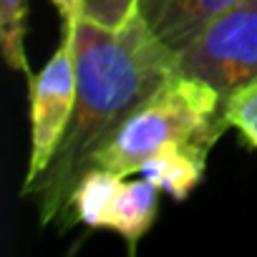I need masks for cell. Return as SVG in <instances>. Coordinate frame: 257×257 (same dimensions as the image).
Segmentation results:
<instances>
[{
  "label": "cell",
  "instance_id": "9c48e42d",
  "mask_svg": "<svg viewBox=\"0 0 257 257\" xmlns=\"http://www.w3.org/2000/svg\"><path fill=\"white\" fill-rule=\"evenodd\" d=\"M224 118L252 149H257V81L237 91L224 103Z\"/></svg>",
  "mask_w": 257,
  "mask_h": 257
},
{
  "label": "cell",
  "instance_id": "30bf717a",
  "mask_svg": "<svg viewBox=\"0 0 257 257\" xmlns=\"http://www.w3.org/2000/svg\"><path fill=\"white\" fill-rule=\"evenodd\" d=\"M139 0H81V18L118 31L137 16Z\"/></svg>",
  "mask_w": 257,
  "mask_h": 257
},
{
  "label": "cell",
  "instance_id": "ba28073f",
  "mask_svg": "<svg viewBox=\"0 0 257 257\" xmlns=\"http://www.w3.org/2000/svg\"><path fill=\"white\" fill-rule=\"evenodd\" d=\"M26 21L28 0H0V43H3L6 63L31 78L33 73L26 56Z\"/></svg>",
  "mask_w": 257,
  "mask_h": 257
},
{
  "label": "cell",
  "instance_id": "6da1fadb",
  "mask_svg": "<svg viewBox=\"0 0 257 257\" xmlns=\"http://www.w3.org/2000/svg\"><path fill=\"white\" fill-rule=\"evenodd\" d=\"M66 23L73 28L76 58L73 116L46 172L21 187V197L36 199L41 227L63 222L96 154L174 71V53L152 36L139 11L118 31L83 18Z\"/></svg>",
  "mask_w": 257,
  "mask_h": 257
},
{
  "label": "cell",
  "instance_id": "8992f818",
  "mask_svg": "<svg viewBox=\"0 0 257 257\" xmlns=\"http://www.w3.org/2000/svg\"><path fill=\"white\" fill-rule=\"evenodd\" d=\"M159 192L162 189L152 179L139 177L132 182H123L113 199L106 229L121 234L132 254L137 252V244L142 242V237H147L159 214Z\"/></svg>",
  "mask_w": 257,
  "mask_h": 257
},
{
  "label": "cell",
  "instance_id": "8fae6325",
  "mask_svg": "<svg viewBox=\"0 0 257 257\" xmlns=\"http://www.w3.org/2000/svg\"><path fill=\"white\" fill-rule=\"evenodd\" d=\"M53 6L66 21L81 18V0H53Z\"/></svg>",
  "mask_w": 257,
  "mask_h": 257
},
{
  "label": "cell",
  "instance_id": "7a4b0ae2",
  "mask_svg": "<svg viewBox=\"0 0 257 257\" xmlns=\"http://www.w3.org/2000/svg\"><path fill=\"white\" fill-rule=\"evenodd\" d=\"M229 128L224 101L207 83L172 71V76L132 113L91 167L111 169L121 177L139 169L169 147L209 152Z\"/></svg>",
  "mask_w": 257,
  "mask_h": 257
},
{
  "label": "cell",
  "instance_id": "52a82bcc",
  "mask_svg": "<svg viewBox=\"0 0 257 257\" xmlns=\"http://www.w3.org/2000/svg\"><path fill=\"white\" fill-rule=\"evenodd\" d=\"M207 154L202 149L189 147H169L152 157L139 174L152 179L164 194H169L174 202H184L204 179L207 172Z\"/></svg>",
  "mask_w": 257,
  "mask_h": 257
},
{
  "label": "cell",
  "instance_id": "277c9868",
  "mask_svg": "<svg viewBox=\"0 0 257 257\" xmlns=\"http://www.w3.org/2000/svg\"><path fill=\"white\" fill-rule=\"evenodd\" d=\"M31 83V162L26 182H33L51 164L76 106L73 28L66 23L63 41L51 61L28 78Z\"/></svg>",
  "mask_w": 257,
  "mask_h": 257
},
{
  "label": "cell",
  "instance_id": "3957f363",
  "mask_svg": "<svg viewBox=\"0 0 257 257\" xmlns=\"http://www.w3.org/2000/svg\"><path fill=\"white\" fill-rule=\"evenodd\" d=\"M174 71L214 88L227 103L257 81V0H242L174 56Z\"/></svg>",
  "mask_w": 257,
  "mask_h": 257
},
{
  "label": "cell",
  "instance_id": "5b68a950",
  "mask_svg": "<svg viewBox=\"0 0 257 257\" xmlns=\"http://www.w3.org/2000/svg\"><path fill=\"white\" fill-rule=\"evenodd\" d=\"M242 0H139V16L152 36L174 56Z\"/></svg>",
  "mask_w": 257,
  "mask_h": 257
}]
</instances>
